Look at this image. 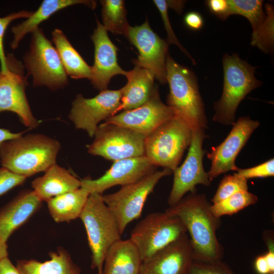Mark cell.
I'll list each match as a JSON object with an SVG mask.
<instances>
[{"mask_svg":"<svg viewBox=\"0 0 274 274\" xmlns=\"http://www.w3.org/2000/svg\"><path fill=\"white\" fill-rule=\"evenodd\" d=\"M142 260L136 246L130 239H122L107 251L102 274H140Z\"/></svg>","mask_w":274,"mask_h":274,"instance_id":"obj_22","label":"cell"},{"mask_svg":"<svg viewBox=\"0 0 274 274\" xmlns=\"http://www.w3.org/2000/svg\"><path fill=\"white\" fill-rule=\"evenodd\" d=\"M49 259L40 262L35 259H21L16 267L21 274H81L80 268L63 248L49 253Z\"/></svg>","mask_w":274,"mask_h":274,"instance_id":"obj_25","label":"cell"},{"mask_svg":"<svg viewBox=\"0 0 274 274\" xmlns=\"http://www.w3.org/2000/svg\"><path fill=\"white\" fill-rule=\"evenodd\" d=\"M153 3L158 8L163 20L164 27L167 33V37L166 41L167 43L169 45L175 44L180 49L185 53L190 59H191L192 63L195 64L196 63L195 60L180 43L172 27L168 15V6L166 1L154 0Z\"/></svg>","mask_w":274,"mask_h":274,"instance_id":"obj_35","label":"cell"},{"mask_svg":"<svg viewBox=\"0 0 274 274\" xmlns=\"http://www.w3.org/2000/svg\"><path fill=\"white\" fill-rule=\"evenodd\" d=\"M206 3L211 12L220 19L225 20L229 16L228 0H209Z\"/></svg>","mask_w":274,"mask_h":274,"instance_id":"obj_38","label":"cell"},{"mask_svg":"<svg viewBox=\"0 0 274 274\" xmlns=\"http://www.w3.org/2000/svg\"><path fill=\"white\" fill-rule=\"evenodd\" d=\"M211 204L204 194L191 193L165 211L177 216L190 236L195 260L211 261L221 260L222 248L216 232L221 224L211 210Z\"/></svg>","mask_w":274,"mask_h":274,"instance_id":"obj_1","label":"cell"},{"mask_svg":"<svg viewBox=\"0 0 274 274\" xmlns=\"http://www.w3.org/2000/svg\"><path fill=\"white\" fill-rule=\"evenodd\" d=\"M7 64L9 72L0 78V113L5 111L16 113L26 127L35 128L39 122L31 111L25 94L26 80L21 64L8 55Z\"/></svg>","mask_w":274,"mask_h":274,"instance_id":"obj_15","label":"cell"},{"mask_svg":"<svg viewBox=\"0 0 274 274\" xmlns=\"http://www.w3.org/2000/svg\"><path fill=\"white\" fill-rule=\"evenodd\" d=\"M172 173L167 168L155 171L135 183L122 186L114 193L102 195L116 219L121 234L128 224L141 216L148 196L159 181Z\"/></svg>","mask_w":274,"mask_h":274,"instance_id":"obj_9","label":"cell"},{"mask_svg":"<svg viewBox=\"0 0 274 274\" xmlns=\"http://www.w3.org/2000/svg\"><path fill=\"white\" fill-rule=\"evenodd\" d=\"M186 233L180 219L165 211L147 215L133 229L130 239L136 246L144 262Z\"/></svg>","mask_w":274,"mask_h":274,"instance_id":"obj_8","label":"cell"},{"mask_svg":"<svg viewBox=\"0 0 274 274\" xmlns=\"http://www.w3.org/2000/svg\"><path fill=\"white\" fill-rule=\"evenodd\" d=\"M138 49L134 64L148 70L160 83L166 81V60L169 44L151 28L147 19L140 25H130L125 36Z\"/></svg>","mask_w":274,"mask_h":274,"instance_id":"obj_13","label":"cell"},{"mask_svg":"<svg viewBox=\"0 0 274 274\" xmlns=\"http://www.w3.org/2000/svg\"><path fill=\"white\" fill-rule=\"evenodd\" d=\"M192 135L191 127L174 116L145 138L144 155L154 166L173 172L189 148Z\"/></svg>","mask_w":274,"mask_h":274,"instance_id":"obj_6","label":"cell"},{"mask_svg":"<svg viewBox=\"0 0 274 274\" xmlns=\"http://www.w3.org/2000/svg\"><path fill=\"white\" fill-rule=\"evenodd\" d=\"M241 191H248L246 179L235 174L225 175L220 181L211 202L213 203H217Z\"/></svg>","mask_w":274,"mask_h":274,"instance_id":"obj_32","label":"cell"},{"mask_svg":"<svg viewBox=\"0 0 274 274\" xmlns=\"http://www.w3.org/2000/svg\"><path fill=\"white\" fill-rule=\"evenodd\" d=\"M23 133V132L14 133L8 129L0 128V146L3 143L21 136Z\"/></svg>","mask_w":274,"mask_h":274,"instance_id":"obj_43","label":"cell"},{"mask_svg":"<svg viewBox=\"0 0 274 274\" xmlns=\"http://www.w3.org/2000/svg\"><path fill=\"white\" fill-rule=\"evenodd\" d=\"M174 116L170 108L161 100L157 87L150 98L141 106L121 111L105 122L129 128L146 138Z\"/></svg>","mask_w":274,"mask_h":274,"instance_id":"obj_17","label":"cell"},{"mask_svg":"<svg viewBox=\"0 0 274 274\" xmlns=\"http://www.w3.org/2000/svg\"><path fill=\"white\" fill-rule=\"evenodd\" d=\"M266 18L260 28L252 33L251 44L265 53L271 51L274 42L273 6L266 4Z\"/></svg>","mask_w":274,"mask_h":274,"instance_id":"obj_31","label":"cell"},{"mask_svg":"<svg viewBox=\"0 0 274 274\" xmlns=\"http://www.w3.org/2000/svg\"><path fill=\"white\" fill-rule=\"evenodd\" d=\"M8 256V246L0 236V261Z\"/></svg>","mask_w":274,"mask_h":274,"instance_id":"obj_45","label":"cell"},{"mask_svg":"<svg viewBox=\"0 0 274 274\" xmlns=\"http://www.w3.org/2000/svg\"><path fill=\"white\" fill-rule=\"evenodd\" d=\"M3 75V73H2L1 71H0V78L1 77V76H2Z\"/></svg>","mask_w":274,"mask_h":274,"instance_id":"obj_46","label":"cell"},{"mask_svg":"<svg viewBox=\"0 0 274 274\" xmlns=\"http://www.w3.org/2000/svg\"><path fill=\"white\" fill-rule=\"evenodd\" d=\"M94 137L87 145L91 155L113 161L144 155L145 136L129 128L105 122L98 126Z\"/></svg>","mask_w":274,"mask_h":274,"instance_id":"obj_10","label":"cell"},{"mask_svg":"<svg viewBox=\"0 0 274 274\" xmlns=\"http://www.w3.org/2000/svg\"><path fill=\"white\" fill-rule=\"evenodd\" d=\"M24 61L28 74L32 77L33 86H46L56 90L67 84V75L58 52L41 28L32 32L29 50Z\"/></svg>","mask_w":274,"mask_h":274,"instance_id":"obj_7","label":"cell"},{"mask_svg":"<svg viewBox=\"0 0 274 274\" xmlns=\"http://www.w3.org/2000/svg\"><path fill=\"white\" fill-rule=\"evenodd\" d=\"M184 21L188 28L194 30L201 29L204 23L201 15L195 11L187 13L184 16Z\"/></svg>","mask_w":274,"mask_h":274,"instance_id":"obj_39","label":"cell"},{"mask_svg":"<svg viewBox=\"0 0 274 274\" xmlns=\"http://www.w3.org/2000/svg\"><path fill=\"white\" fill-rule=\"evenodd\" d=\"M97 25L91 36L94 46V61L90 80L93 87L100 91L108 89L112 77L125 76L127 71L118 63L117 47L109 38L107 30L96 19Z\"/></svg>","mask_w":274,"mask_h":274,"instance_id":"obj_19","label":"cell"},{"mask_svg":"<svg viewBox=\"0 0 274 274\" xmlns=\"http://www.w3.org/2000/svg\"><path fill=\"white\" fill-rule=\"evenodd\" d=\"M60 148L57 140L43 134L21 135L1 145V164L3 167L27 178L45 172L56 163Z\"/></svg>","mask_w":274,"mask_h":274,"instance_id":"obj_2","label":"cell"},{"mask_svg":"<svg viewBox=\"0 0 274 274\" xmlns=\"http://www.w3.org/2000/svg\"><path fill=\"white\" fill-rule=\"evenodd\" d=\"M42 201L33 190L20 192L0 209V236L6 242L41 208Z\"/></svg>","mask_w":274,"mask_h":274,"instance_id":"obj_20","label":"cell"},{"mask_svg":"<svg viewBox=\"0 0 274 274\" xmlns=\"http://www.w3.org/2000/svg\"><path fill=\"white\" fill-rule=\"evenodd\" d=\"M207 137L204 129L192 130L187 155L182 165L173 171V184L168 198L169 207L177 203L186 193L196 192L197 185H211V181L203 164L205 151L202 145Z\"/></svg>","mask_w":274,"mask_h":274,"instance_id":"obj_11","label":"cell"},{"mask_svg":"<svg viewBox=\"0 0 274 274\" xmlns=\"http://www.w3.org/2000/svg\"><path fill=\"white\" fill-rule=\"evenodd\" d=\"M33 191L43 201L81 187V180L56 163L32 181Z\"/></svg>","mask_w":274,"mask_h":274,"instance_id":"obj_23","label":"cell"},{"mask_svg":"<svg viewBox=\"0 0 274 274\" xmlns=\"http://www.w3.org/2000/svg\"><path fill=\"white\" fill-rule=\"evenodd\" d=\"M125 77L127 82L121 88V102L117 113L141 106L150 98L157 88L154 85L153 75L139 65L135 64L132 70L127 71Z\"/></svg>","mask_w":274,"mask_h":274,"instance_id":"obj_21","label":"cell"},{"mask_svg":"<svg viewBox=\"0 0 274 274\" xmlns=\"http://www.w3.org/2000/svg\"><path fill=\"white\" fill-rule=\"evenodd\" d=\"M0 274H21L16 266H14L8 257L0 261Z\"/></svg>","mask_w":274,"mask_h":274,"instance_id":"obj_42","label":"cell"},{"mask_svg":"<svg viewBox=\"0 0 274 274\" xmlns=\"http://www.w3.org/2000/svg\"><path fill=\"white\" fill-rule=\"evenodd\" d=\"M195 260L187 233L142 262L140 274H188Z\"/></svg>","mask_w":274,"mask_h":274,"instance_id":"obj_18","label":"cell"},{"mask_svg":"<svg viewBox=\"0 0 274 274\" xmlns=\"http://www.w3.org/2000/svg\"><path fill=\"white\" fill-rule=\"evenodd\" d=\"M254 268L258 274H271L264 255L256 257L254 262Z\"/></svg>","mask_w":274,"mask_h":274,"instance_id":"obj_41","label":"cell"},{"mask_svg":"<svg viewBox=\"0 0 274 274\" xmlns=\"http://www.w3.org/2000/svg\"><path fill=\"white\" fill-rule=\"evenodd\" d=\"M102 194L91 193L79 218L87 233L91 252V268L102 274L106 254L110 247L121 239L118 223L105 204Z\"/></svg>","mask_w":274,"mask_h":274,"instance_id":"obj_5","label":"cell"},{"mask_svg":"<svg viewBox=\"0 0 274 274\" xmlns=\"http://www.w3.org/2000/svg\"><path fill=\"white\" fill-rule=\"evenodd\" d=\"M166 70L169 89L166 105L175 116L184 120L192 130L208 128L204 105L194 73L177 62L169 54Z\"/></svg>","mask_w":274,"mask_h":274,"instance_id":"obj_3","label":"cell"},{"mask_svg":"<svg viewBox=\"0 0 274 274\" xmlns=\"http://www.w3.org/2000/svg\"><path fill=\"white\" fill-rule=\"evenodd\" d=\"M154 166L145 155L114 161L111 167L96 179L81 180V187L90 194H102L116 185L124 186L135 183L155 171Z\"/></svg>","mask_w":274,"mask_h":274,"instance_id":"obj_16","label":"cell"},{"mask_svg":"<svg viewBox=\"0 0 274 274\" xmlns=\"http://www.w3.org/2000/svg\"><path fill=\"white\" fill-rule=\"evenodd\" d=\"M52 36L66 75L74 79L90 80L91 67L74 48L62 31L56 28L52 32Z\"/></svg>","mask_w":274,"mask_h":274,"instance_id":"obj_27","label":"cell"},{"mask_svg":"<svg viewBox=\"0 0 274 274\" xmlns=\"http://www.w3.org/2000/svg\"><path fill=\"white\" fill-rule=\"evenodd\" d=\"M188 274H234L226 264L218 260L203 261L195 260Z\"/></svg>","mask_w":274,"mask_h":274,"instance_id":"obj_34","label":"cell"},{"mask_svg":"<svg viewBox=\"0 0 274 274\" xmlns=\"http://www.w3.org/2000/svg\"><path fill=\"white\" fill-rule=\"evenodd\" d=\"M259 125L258 121L252 120L249 116L239 117L225 139L207 153L211 161L208 172L211 182L222 174L237 170L238 167L235 164L236 158Z\"/></svg>","mask_w":274,"mask_h":274,"instance_id":"obj_14","label":"cell"},{"mask_svg":"<svg viewBox=\"0 0 274 274\" xmlns=\"http://www.w3.org/2000/svg\"><path fill=\"white\" fill-rule=\"evenodd\" d=\"M235 175L247 180L257 178H267L274 176V159L271 158L253 167L247 168H238Z\"/></svg>","mask_w":274,"mask_h":274,"instance_id":"obj_36","label":"cell"},{"mask_svg":"<svg viewBox=\"0 0 274 274\" xmlns=\"http://www.w3.org/2000/svg\"><path fill=\"white\" fill-rule=\"evenodd\" d=\"M90 193L82 187L55 196L46 202L56 222H70L79 218Z\"/></svg>","mask_w":274,"mask_h":274,"instance_id":"obj_26","label":"cell"},{"mask_svg":"<svg viewBox=\"0 0 274 274\" xmlns=\"http://www.w3.org/2000/svg\"><path fill=\"white\" fill-rule=\"evenodd\" d=\"M121 102V89H106L92 98L78 94L73 100L68 115L75 128L93 137L99 123L117 114Z\"/></svg>","mask_w":274,"mask_h":274,"instance_id":"obj_12","label":"cell"},{"mask_svg":"<svg viewBox=\"0 0 274 274\" xmlns=\"http://www.w3.org/2000/svg\"><path fill=\"white\" fill-rule=\"evenodd\" d=\"M32 12L22 10L0 18V62L1 72L4 74H7L9 72L7 64V58L5 55L4 49V37L7 28L12 21L21 18H27L31 15Z\"/></svg>","mask_w":274,"mask_h":274,"instance_id":"obj_33","label":"cell"},{"mask_svg":"<svg viewBox=\"0 0 274 274\" xmlns=\"http://www.w3.org/2000/svg\"><path fill=\"white\" fill-rule=\"evenodd\" d=\"M26 179V178L2 167L0 168V196L22 184Z\"/></svg>","mask_w":274,"mask_h":274,"instance_id":"obj_37","label":"cell"},{"mask_svg":"<svg viewBox=\"0 0 274 274\" xmlns=\"http://www.w3.org/2000/svg\"><path fill=\"white\" fill-rule=\"evenodd\" d=\"M229 16L239 15L246 18L251 24L253 33L261 26L266 18L261 0H228Z\"/></svg>","mask_w":274,"mask_h":274,"instance_id":"obj_29","label":"cell"},{"mask_svg":"<svg viewBox=\"0 0 274 274\" xmlns=\"http://www.w3.org/2000/svg\"><path fill=\"white\" fill-rule=\"evenodd\" d=\"M83 4L94 9L96 6L95 1L90 0H45L42 2L39 8L32 12L26 20L12 27L11 31L14 38L11 43L13 49L18 47L20 42L26 35L32 32L39 28V25L47 20L51 16L58 11L66 7L77 5Z\"/></svg>","mask_w":274,"mask_h":274,"instance_id":"obj_24","label":"cell"},{"mask_svg":"<svg viewBox=\"0 0 274 274\" xmlns=\"http://www.w3.org/2000/svg\"><path fill=\"white\" fill-rule=\"evenodd\" d=\"M166 2L168 8L173 9L179 14L182 12L185 3V1H166Z\"/></svg>","mask_w":274,"mask_h":274,"instance_id":"obj_44","label":"cell"},{"mask_svg":"<svg viewBox=\"0 0 274 274\" xmlns=\"http://www.w3.org/2000/svg\"><path fill=\"white\" fill-rule=\"evenodd\" d=\"M265 243L267 247L268 251L264 254L269 265L271 274H274V243L271 237H267Z\"/></svg>","mask_w":274,"mask_h":274,"instance_id":"obj_40","label":"cell"},{"mask_svg":"<svg viewBox=\"0 0 274 274\" xmlns=\"http://www.w3.org/2000/svg\"><path fill=\"white\" fill-rule=\"evenodd\" d=\"M102 25L115 35L126 36L129 27L125 2L123 0H101Z\"/></svg>","mask_w":274,"mask_h":274,"instance_id":"obj_28","label":"cell"},{"mask_svg":"<svg viewBox=\"0 0 274 274\" xmlns=\"http://www.w3.org/2000/svg\"><path fill=\"white\" fill-rule=\"evenodd\" d=\"M257 196L248 191L237 192L226 199L213 203L211 210L213 215L220 218L224 215H231L245 208L255 204Z\"/></svg>","mask_w":274,"mask_h":274,"instance_id":"obj_30","label":"cell"},{"mask_svg":"<svg viewBox=\"0 0 274 274\" xmlns=\"http://www.w3.org/2000/svg\"><path fill=\"white\" fill-rule=\"evenodd\" d=\"M223 87L221 96L216 101L213 120L225 125H233L241 102L248 94L259 87L262 82L257 79V67L242 59L236 53L223 55Z\"/></svg>","mask_w":274,"mask_h":274,"instance_id":"obj_4","label":"cell"}]
</instances>
